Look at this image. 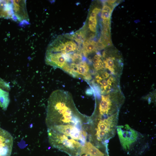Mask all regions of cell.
Here are the masks:
<instances>
[{"label": "cell", "mask_w": 156, "mask_h": 156, "mask_svg": "<svg viewBox=\"0 0 156 156\" xmlns=\"http://www.w3.org/2000/svg\"><path fill=\"white\" fill-rule=\"evenodd\" d=\"M49 140L54 147L64 150L70 155L84 146L81 143L62 134L48 133Z\"/></svg>", "instance_id": "obj_4"}, {"label": "cell", "mask_w": 156, "mask_h": 156, "mask_svg": "<svg viewBox=\"0 0 156 156\" xmlns=\"http://www.w3.org/2000/svg\"><path fill=\"white\" fill-rule=\"evenodd\" d=\"M79 115L69 92L57 90L51 94L46 119L48 127L68 124L80 125L81 122Z\"/></svg>", "instance_id": "obj_1"}, {"label": "cell", "mask_w": 156, "mask_h": 156, "mask_svg": "<svg viewBox=\"0 0 156 156\" xmlns=\"http://www.w3.org/2000/svg\"><path fill=\"white\" fill-rule=\"evenodd\" d=\"M0 18H11L13 20L11 0H0Z\"/></svg>", "instance_id": "obj_9"}, {"label": "cell", "mask_w": 156, "mask_h": 156, "mask_svg": "<svg viewBox=\"0 0 156 156\" xmlns=\"http://www.w3.org/2000/svg\"><path fill=\"white\" fill-rule=\"evenodd\" d=\"M80 153L87 154L89 156H104V154L90 142H85L81 148Z\"/></svg>", "instance_id": "obj_10"}, {"label": "cell", "mask_w": 156, "mask_h": 156, "mask_svg": "<svg viewBox=\"0 0 156 156\" xmlns=\"http://www.w3.org/2000/svg\"><path fill=\"white\" fill-rule=\"evenodd\" d=\"M105 68L112 75L119 78L122 70L123 61L122 57L113 46L109 47L102 55Z\"/></svg>", "instance_id": "obj_3"}, {"label": "cell", "mask_w": 156, "mask_h": 156, "mask_svg": "<svg viewBox=\"0 0 156 156\" xmlns=\"http://www.w3.org/2000/svg\"><path fill=\"white\" fill-rule=\"evenodd\" d=\"M114 118V116H112L106 119L100 120L97 125L96 131H105L108 133L113 126Z\"/></svg>", "instance_id": "obj_12"}, {"label": "cell", "mask_w": 156, "mask_h": 156, "mask_svg": "<svg viewBox=\"0 0 156 156\" xmlns=\"http://www.w3.org/2000/svg\"><path fill=\"white\" fill-rule=\"evenodd\" d=\"M77 74L78 77H81L87 80L91 79L92 77L90 73L89 66L85 60H82L79 63Z\"/></svg>", "instance_id": "obj_11"}, {"label": "cell", "mask_w": 156, "mask_h": 156, "mask_svg": "<svg viewBox=\"0 0 156 156\" xmlns=\"http://www.w3.org/2000/svg\"><path fill=\"white\" fill-rule=\"evenodd\" d=\"M10 98L8 92L0 88V107L6 110L9 103Z\"/></svg>", "instance_id": "obj_13"}, {"label": "cell", "mask_w": 156, "mask_h": 156, "mask_svg": "<svg viewBox=\"0 0 156 156\" xmlns=\"http://www.w3.org/2000/svg\"><path fill=\"white\" fill-rule=\"evenodd\" d=\"M113 92L102 95L99 107V112L102 115L107 114L112 106V99Z\"/></svg>", "instance_id": "obj_8"}, {"label": "cell", "mask_w": 156, "mask_h": 156, "mask_svg": "<svg viewBox=\"0 0 156 156\" xmlns=\"http://www.w3.org/2000/svg\"><path fill=\"white\" fill-rule=\"evenodd\" d=\"M117 131L122 147L126 150L129 149L130 146L137 140L138 137L137 132L128 125L118 127Z\"/></svg>", "instance_id": "obj_5"}, {"label": "cell", "mask_w": 156, "mask_h": 156, "mask_svg": "<svg viewBox=\"0 0 156 156\" xmlns=\"http://www.w3.org/2000/svg\"><path fill=\"white\" fill-rule=\"evenodd\" d=\"M103 2L95 1L90 6L87 19L82 28L86 34V39L92 40L98 35L99 29L101 31V20L98 18L102 6Z\"/></svg>", "instance_id": "obj_2"}, {"label": "cell", "mask_w": 156, "mask_h": 156, "mask_svg": "<svg viewBox=\"0 0 156 156\" xmlns=\"http://www.w3.org/2000/svg\"><path fill=\"white\" fill-rule=\"evenodd\" d=\"M13 145L12 135L0 127V156H11Z\"/></svg>", "instance_id": "obj_7"}, {"label": "cell", "mask_w": 156, "mask_h": 156, "mask_svg": "<svg viewBox=\"0 0 156 156\" xmlns=\"http://www.w3.org/2000/svg\"><path fill=\"white\" fill-rule=\"evenodd\" d=\"M13 20L20 24H28L29 19L25 0H11Z\"/></svg>", "instance_id": "obj_6"}]
</instances>
